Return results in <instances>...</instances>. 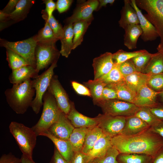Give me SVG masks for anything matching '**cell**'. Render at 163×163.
Wrapping results in <instances>:
<instances>
[{
	"mask_svg": "<svg viewBox=\"0 0 163 163\" xmlns=\"http://www.w3.org/2000/svg\"><path fill=\"white\" fill-rule=\"evenodd\" d=\"M111 142L120 153L144 154L153 158L163 148V139L151 127L133 136H115L111 138Z\"/></svg>",
	"mask_w": 163,
	"mask_h": 163,
	"instance_id": "cell-1",
	"label": "cell"
},
{
	"mask_svg": "<svg viewBox=\"0 0 163 163\" xmlns=\"http://www.w3.org/2000/svg\"><path fill=\"white\" fill-rule=\"evenodd\" d=\"M35 90L31 79L19 84H13L11 88L5 92L7 102L16 113L23 114L26 112L33 100Z\"/></svg>",
	"mask_w": 163,
	"mask_h": 163,
	"instance_id": "cell-2",
	"label": "cell"
},
{
	"mask_svg": "<svg viewBox=\"0 0 163 163\" xmlns=\"http://www.w3.org/2000/svg\"><path fill=\"white\" fill-rule=\"evenodd\" d=\"M9 129L22 154L31 160L37 136L31 128L15 121L11 122Z\"/></svg>",
	"mask_w": 163,
	"mask_h": 163,
	"instance_id": "cell-3",
	"label": "cell"
},
{
	"mask_svg": "<svg viewBox=\"0 0 163 163\" xmlns=\"http://www.w3.org/2000/svg\"><path fill=\"white\" fill-rule=\"evenodd\" d=\"M43 110L41 117L36 124L31 127L37 136L48 130L57 120L61 111L54 97L47 91L43 96Z\"/></svg>",
	"mask_w": 163,
	"mask_h": 163,
	"instance_id": "cell-4",
	"label": "cell"
},
{
	"mask_svg": "<svg viewBox=\"0 0 163 163\" xmlns=\"http://www.w3.org/2000/svg\"><path fill=\"white\" fill-rule=\"evenodd\" d=\"M138 7L146 12L144 15L155 28L160 42L157 48L163 50V0H135Z\"/></svg>",
	"mask_w": 163,
	"mask_h": 163,
	"instance_id": "cell-5",
	"label": "cell"
},
{
	"mask_svg": "<svg viewBox=\"0 0 163 163\" xmlns=\"http://www.w3.org/2000/svg\"><path fill=\"white\" fill-rule=\"evenodd\" d=\"M57 61L54 62L48 69L32 80V85L35 90L36 95L30 107L36 114L39 113L43 105V97L53 75L54 69L57 66Z\"/></svg>",
	"mask_w": 163,
	"mask_h": 163,
	"instance_id": "cell-6",
	"label": "cell"
},
{
	"mask_svg": "<svg viewBox=\"0 0 163 163\" xmlns=\"http://www.w3.org/2000/svg\"><path fill=\"white\" fill-rule=\"evenodd\" d=\"M37 42L34 37L16 42H10L0 39V44L6 49L11 50L23 57L30 65L36 69L35 55Z\"/></svg>",
	"mask_w": 163,
	"mask_h": 163,
	"instance_id": "cell-7",
	"label": "cell"
},
{
	"mask_svg": "<svg viewBox=\"0 0 163 163\" xmlns=\"http://www.w3.org/2000/svg\"><path fill=\"white\" fill-rule=\"evenodd\" d=\"M94 104L101 108L104 114L112 116H134L140 108L133 103L117 99L100 101Z\"/></svg>",
	"mask_w": 163,
	"mask_h": 163,
	"instance_id": "cell-8",
	"label": "cell"
},
{
	"mask_svg": "<svg viewBox=\"0 0 163 163\" xmlns=\"http://www.w3.org/2000/svg\"><path fill=\"white\" fill-rule=\"evenodd\" d=\"M60 54L55 44L37 43L35 52L37 72L38 73L40 70L57 61Z\"/></svg>",
	"mask_w": 163,
	"mask_h": 163,
	"instance_id": "cell-9",
	"label": "cell"
},
{
	"mask_svg": "<svg viewBox=\"0 0 163 163\" xmlns=\"http://www.w3.org/2000/svg\"><path fill=\"white\" fill-rule=\"evenodd\" d=\"M98 126L111 138L120 135L125 127L126 117L99 114Z\"/></svg>",
	"mask_w": 163,
	"mask_h": 163,
	"instance_id": "cell-10",
	"label": "cell"
},
{
	"mask_svg": "<svg viewBox=\"0 0 163 163\" xmlns=\"http://www.w3.org/2000/svg\"><path fill=\"white\" fill-rule=\"evenodd\" d=\"M47 91L54 97L60 110L67 115L70 110L71 102L57 76L53 75Z\"/></svg>",
	"mask_w": 163,
	"mask_h": 163,
	"instance_id": "cell-11",
	"label": "cell"
},
{
	"mask_svg": "<svg viewBox=\"0 0 163 163\" xmlns=\"http://www.w3.org/2000/svg\"><path fill=\"white\" fill-rule=\"evenodd\" d=\"M98 0H89L79 4L72 15L66 20V24H72L80 21L93 19V12L97 10Z\"/></svg>",
	"mask_w": 163,
	"mask_h": 163,
	"instance_id": "cell-12",
	"label": "cell"
},
{
	"mask_svg": "<svg viewBox=\"0 0 163 163\" xmlns=\"http://www.w3.org/2000/svg\"><path fill=\"white\" fill-rule=\"evenodd\" d=\"M75 128L66 115L61 111L57 120L50 126L47 131L58 139L69 140Z\"/></svg>",
	"mask_w": 163,
	"mask_h": 163,
	"instance_id": "cell-13",
	"label": "cell"
},
{
	"mask_svg": "<svg viewBox=\"0 0 163 163\" xmlns=\"http://www.w3.org/2000/svg\"><path fill=\"white\" fill-rule=\"evenodd\" d=\"M130 3L136 11L138 18L139 25L142 31L141 39L144 42L155 40L159 36L155 27L143 14L137 6L135 0H130Z\"/></svg>",
	"mask_w": 163,
	"mask_h": 163,
	"instance_id": "cell-14",
	"label": "cell"
},
{
	"mask_svg": "<svg viewBox=\"0 0 163 163\" xmlns=\"http://www.w3.org/2000/svg\"><path fill=\"white\" fill-rule=\"evenodd\" d=\"M147 85L141 88L136 93L133 104L140 107H149L156 104L158 94Z\"/></svg>",
	"mask_w": 163,
	"mask_h": 163,
	"instance_id": "cell-15",
	"label": "cell"
},
{
	"mask_svg": "<svg viewBox=\"0 0 163 163\" xmlns=\"http://www.w3.org/2000/svg\"><path fill=\"white\" fill-rule=\"evenodd\" d=\"M111 53L106 52L93 60L94 80H96L107 74L114 66Z\"/></svg>",
	"mask_w": 163,
	"mask_h": 163,
	"instance_id": "cell-16",
	"label": "cell"
},
{
	"mask_svg": "<svg viewBox=\"0 0 163 163\" xmlns=\"http://www.w3.org/2000/svg\"><path fill=\"white\" fill-rule=\"evenodd\" d=\"M71 104L70 110L66 116L75 128H90L97 125V116L94 118L87 117L78 112L73 103L71 102Z\"/></svg>",
	"mask_w": 163,
	"mask_h": 163,
	"instance_id": "cell-17",
	"label": "cell"
},
{
	"mask_svg": "<svg viewBox=\"0 0 163 163\" xmlns=\"http://www.w3.org/2000/svg\"><path fill=\"white\" fill-rule=\"evenodd\" d=\"M112 146L111 138L103 133L92 149L86 155V163H90L94 159L104 155Z\"/></svg>",
	"mask_w": 163,
	"mask_h": 163,
	"instance_id": "cell-18",
	"label": "cell"
},
{
	"mask_svg": "<svg viewBox=\"0 0 163 163\" xmlns=\"http://www.w3.org/2000/svg\"><path fill=\"white\" fill-rule=\"evenodd\" d=\"M40 136L46 137L50 139L61 156L67 162H70L74 152L69 140L58 139L52 135L48 131L41 134Z\"/></svg>",
	"mask_w": 163,
	"mask_h": 163,
	"instance_id": "cell-19",
	"label": "cell"
},
{
	"mask_svg": "<svg viewBox=\"0 0 163 163\" xmlns=\"http://www.w3.org/2000/svg\"><path fill=\"white\" fill-rule=\"evenodd\" d=\"M35 2L33 0H19L14 11L9 14L8 21L5 22L7 26L25 18Z\"/></svg>",
	"mask_w": 163,
	"mask_h": 163,
	"instance_id": "cell-20",
	"label": "cell"
},
{
	"mask_svg": "<svg viewBox=\"0 0 163 163\" xmlns=\"http://www.w3.org/2000/svg\"><path fill=\"white\" fill-rule=\"evenodd\" d=\"M151 127L140 118L135 115L126 117L125 127L120 135L130 136L142 133Z\"/></svg>",
	"mask_w": 163,
	"mask_h": 163,
	"instance_id": "cell-21",
	"label": "cell"
},
{
	"mask_svg": "<svg viewBox=\"0 0 163 163\" xmlns=\"http://www.w3.org/2000/svg\"><path fill=\"white\" fill-rule=\"evenodd\" d=\"M38 73L32 66H25L12 70L9 77V80L13 85L19 84L29 79L35 78L39 75Z\"/></svg>",
	"mask_w": 163,
	"mask_h": 163,
	"instance_id": "cell-22",
	"label": "cell"
},
{
	"mask_svg": "<svg viewBox=\"0 0 163 163\" xmlns=\"http://www.w3.org/2000/svg\"><path fill=\"white\" fill-rule=\"evenodd\" d=\"M124 5L121 10V17L118 21L120 26L124 29L132 24H139L136 12L131 5L130 0H124Z\"/></svg>",
	"mask_w": 163,
	"mask_h": 163,
	"instance_id": "cell-23",
	"label": "cell"
},
{
	"mask_svg": "<svg viewBox=\"0 0 163 163\" xmlns=\"http://www.w3.org/2000/svg\"><path fill=\"white\" fill-rule=\"evenodd\" d=\"M124 30V45L129 50L136 49L138 38L142 33V31L139 25H129Z\"/></svg>",
	"mask_w": 163,
	"mask_h": 163,
	"instance_id": "cell-24",
	"label": "cell"
},
{
	"mask_svg": "<svg viewBox=\"0 0 163 163\" xmlns=\"http://www.w3.org/2000/svg\"><path fill=\"white\" fill-rule=\"evenodd\" d=\"M106 86L115 91L117 95V99L133 103L136 94L128 87L125 80L108 84Z\"/></svg>",
	"mask_w": 163,
	"mask_h": 163,
	"instance_id": "cell-25",
	"label": "cell"
},
{
	"mask_svg": "<svg viewBox=\"0 0 163 163\" xmlns=\"http://www.w3.org/2000/svg\"><path fill=\"white\" fill-rule=\"evenodd\" d=\"M63 28L64 35L60 40L61 48L59 52L62 56L67 58L73 50L74 37L73 24H66Z\"/></svg>",
	"mask_w": 163,
	"mask_h": 163,
	"instance_id": "cell-26",
	"label": "cell"
},
{
	"mask_svg": "<svg viewBox=\"0 0 163 163\" xmlns=\"http://www.w3.org/2000/svg\"><path fill=\"white\" fill-rule=\"evenodd\" d=\"M150 75L136 72L125 77V81L128 87L136 94L141 88L147 85Z\"/></svg>",
	"mask_w": 163,
	"mask_h": 163,
	"instance_id": "cell-27",
	"label": "cell"
},
{
	"mask_svg": "<svg viewBox=\"0 0 163 163\" xmlns=\"http://www.w3.org/2000/svg\"><path fill=\"white\" fill-rule=\"evenodd\" d=\"M142 73L150 75L163 73V55L159 52L153 54Z\"/></svg>",
	"mask_w": 163,
	"mask_h": 163,
	"instance_id": "cell-28",
	"label": "cell"
},
{
	"mask_svg": "<svg viewBox=\"0 0 163 163\" xmlns=\"http://www.w3.org/2000/svg\"><path fill=\"white\" fill-rule=\"evenodd\" d=\"M103 134L102 130L97 125L89 128L82 152L86 155Z\"/></svg>",
	"mask_w": 163,
	"mask_h": 163,
	"instance_id": "cell-29",
	"label": "cell"
},
{
	"mask_svg": "<svg viewBox=\"0 0 163 163\" xmlns=\"http://www.w3.org/2000/svg\"><path fill=\"white\" fill-rule=\"evenodd\" d=\"M89 128H75L71 134L69 140L74 152H82L86 133Z\"/></svg>",
	"mask_w": 163,
	"mask_h": 163,
	"instance_id": "cell-30",
	"label": "cell"
},
{
	"mask_svg": "<svg viewBox=\"0 0 163 163\" xmlns=\"http://www.w3.org/2000/svg\"><path fill=\"white\" fill-rule=\"evenodd\" d=\"M93 20L80 21L73 24V50H74L82 43L84 35Z\"/></svg>",
	"mask_w": 163,
	"mask_h": 163,
	"instance_id": "cell-31",
	"label": "cell"
},
{
	"mask_svg": "<svg viewBox=\"0 0 163 163\" xmlns=\"http://www.w3.org/2000/svg\"><path fill=\"white\" fill-rule=\"evenodd\" d=\"M153 158L144 154L120 153L117 160L118 163H152Z\"/></svg>",
	"mask_w": 163,
	"mask_h": 163,
	"instance_id": "cell-32",
	"label": "cell"
},
{
	"mask_svg": "<svg viewBox=\"0 0 163 163\" xmlns=\"http://www.w3.org/2000/svg\"><path fill=\"white\" fill-rule=\"evenodd\" d=\"M34 37L37 43L43 44H55L59 40L55 36L47 21H45L44 26Z\"/></svg>",
	"mask_w": 163,
	"mask_h": 163,
	"instance_id": "cell-33",
	"label": "cell"
},
{
	"mask_svg": "<svg viewBox=\"0 0 163 163\" xmlns=\"http://www.w3.org/2000/svg\"><path fill=\"white\" fill-rule=\"evenodd\" d=\"M149 53L147 50L145 49L131 52L120 50L112 54V60L114 65H118L134 57Z\"/></svg>",
	"mask_w": 163,
	"mask_h": 163,
	"instance_id": "cell-34",
	"label": "cell"
},
{
	"mask_svg": "<svg viewBox=\"0 0 163 163\" xmlns=\"http://www.w3.org/2000/svg\"><path fill=\"white\" fill-rule=\"evenodd\" d=\"M84 84L90 90L94 103L100 101L103 89L107 85L95 80H90Z\"/></svg>",
	"mask_w": 163,
	"mask_h": 163,
	"instance_id": "cell-35",
	"label": "cell"
},
{
	"mask_svg": "<svg viewBox=\"0 0 163 163\" xmlns=\"http://www.w3.org/2000/svg\"><path fill=\"white\" fill-rule=\"evenodd\" d=\"M6 60L8 66L12 70L22 66L29 65L27 61L21 56L9 49H6Z\"/></svg>",
	"mask_w": 163,
	"mask_h": 163,
	"instance_id": "cell-36",
	"label": "cell"
},
{
	"mask_svg": "<svg viewBox=\"0 0 163 163\" xmlns=\"http://www.w3.org/2000/svg\"><path fill=\"white\" fill-rule=\"evenodd\" d=\"M95 80L102 82L107 85L124 81L125 78L120 72L118 66L114 65L109 72L100 78Z\"/></svg>",
	"mask_w": 163,
	"mask_h": 163,
	"instance_id": "cell-37",
	"label": "cell"
},
{
	"mask_svg": "<svg viewBox=\"0 0 163 163\" xmlns=\"http://www.w3.org/2000/svg\"><path fill=\"white\" fill-rule=\"evenodd\" d=\"M134 115L140 118L151 127L157 126L161 121L153 115L148 107H140Z\"/></svg>",
	"mask_w": 163,
	"mask_h": 163,
	"instance_id": "cell-38",
	"label": "cell"
},
{
	"mask_svg": "<svg viewBox=\"0 0 163 163\" xmlns=\"http://www.w3.org/2000/svg\"><path fill=\"white\" fill-rule=\"evenodd\" d=\"M119 154L118 151L112 146L104 155L94 159L90 163H118L117 157Z\"/></svg>",
	"mask_w": 163,
	"mask_h": 163,
	"instance_id": "cell-39",
	"label": "cell"
},
{
	"mask_svg": "<svg viewBox=\"0 0 163 163\" xmlns=\"http://www.w3.org/2000/svg\"><path fill=\"white\" fill-rule=\"evenodd\" d=\"M42 17L45 21L48 22L55 37L59 40L62 39L64 35L63 28L53 15L48 18L45 14H43Z\"/></svg>",
	"mask_w": 163,
	"mask_h": 163,
	"instance_id": "cell-40",
	"label": "cell"
},
{
	"mask_svg": "<svg viewBox=\"0 0 163 163\" xmlns=\"http://www.w3.org/2000/svg\"><path fill=\"white\" fill-rule=\"evenodd\" d=\"M147 85L154 91L160 92L163 91V73L150 75Z\"/></svg>",
	"mask_w": 163,
	"mask_h": 163,
	"instance_id": "cell-41",
	"label": "cell"
},
{
	"mask_svg": "<svg viewBox=\"0 0 163 163\" xmlns=\"http://www.w3.org/2000/svg\"><path fill=\"white\" fill-rule=\"evenodd\" d=\"M153 54L149 53L139 55L132 59L137 72H142L147 65Z\"/></svg>",
	"mask_w": 163,
	"mask_h": 163,
	"instance_id": "cell-42",
	"label": "cell"
},
{
	"mask_svg": "<svg viewBox=\"0 0 163 163\" xmlns=\"http://www.w3.org/2000/svg\"><path fill=\"white\" fill-rule=\"evenodd\" d=\"M118 66L120 72L124 77L137 72L131 59L126 60Z\"/></svg>",
	"mask_w": 163,
	"mask_h": 163,
	"instance_id": "cell-43",
	"label": "cell"
},
{
	"mask_svg": "<svg viewBox=\"0 0 163 163\" xmlns=\"http://www.w3.org/2000/svg\"><path fill=\"white\" fill-rule=\"evenodd\" d=\"M71 84L72 87L77 93L91 97L90 90L86 86L75 81L72 82Z\"/></svg>",
	"mask_w": 163,
	"mask_h": 163,
	"instance_id": "cell-44",
	"label": "cell"
},
{
	"mask_svg": "<svg viewBox=\"0 0 163 163\" xmlns=\"http://www.w3.org/2000/svg\"><path fill=\"white\" fill-rule=\"evenodd\" d=\"M117 99V93L114 89L107 86L104 88L100 101H107Z\"/></svg>",
	"mask_w": 163,
	"mask_h": 163,
	"instance_id": "cell-45",
	"label": "cell"
},
{
	"mask_svg": "<svg viewBox=\"0 0 163 163\" xmlns=\"http://www.w3.org/2000/svg\"><path fill=\"white\" fill-rule=\"evenodd\" d=\"M43 3L46 5V8L42 11V13L45 14L48 18H50L56 8V4L52 0H43Z\"/></svg>",
	"mask_w": 163,
	"mask_h": 163,
	"instance_id": "cell-46",
	"label": "cell"
},
{
	"mask_svg": "<svg viewBox=\"0 0 163 163\" xmlns=\"http://www.w3.org/2000/svg\"><path fill=\"white\" fill-rule=\"evenodd\" d=\"M149 108L157 119L163 121V104L158 102L155 105Z\"/></svg>",
	"mask_w": 163,
	"mask_h": 163,
	"instance_id": "cell-47",
	"label": "cell"
},
{
	"mask_svg": "<svg viewBox=\"0 0 163 163\" xmlns=\"http://www.w3.org/2000/svg\"><path fill=\"white\" fill-rule=\"evenodd\" d=\"M0 163H21V158L16 157L11 152H10L1 156Z\"/></svg>",
	"mask_w": 163,
	"mask_h": 163,
	"instance_id": "cell-48",
	"label": "cell"
},
{
	"mask_svg": "<svg viewBox=\"0 0 163 163\" xmlns=\"http://www.w3.org/2000/svg\"><path fill=\"white\" fill-rule=\"evenodd\" d=\"M72 2V0H58L56 3V9L59 13L63 12L69 8Z\"/></svg>",
	"mask_w": 163,
	"mask_h": 163,
	"instance_id": "cell-49",
	"label": "cell"
},
{
	"mask_svg": "<svg viewBox=\"0 0 163 163\" xmlns=\"http://www.w3.org/2000/svg\"><path fill=\"white\" fill-rule=\"evenodd\" d=\"M86 155L82 152H74L69 163H86Z\"/></svg>",
	"mask_w": 163,
	"mask_h": 163,
	"instance_id": "cell-50",
	"label": "cell"
},
{
	"mask_svg": "<svg viewBox=\"0 0 163 163\" xmlns=\"http://www.w3.org/2000/svg\"><path fill=\"white\" fill-rule=\"evenodd\" d=\"M49 163H69L60 154L55 147L54 153Z\"/></svg>",
	"mask_w": 163,
	"mask_h": 163,
	"instance_id": "cell-51",
	"label": "cell"
},
{
	"mask_svg": "<svg viewBox=\"0 0 163 163\" xmlns=\"http://www.w3.org/2000/svg\"><path fill=\"white\" fill-rule=\"evenodd\" d=\"M19 0H10L2 11L6 14H10L14 10Z\"/></svg>",
	"mask_w": 163,
	"mask_h": 163,
	"instance_id": "cell-52",
	"label": "cell"
},
{
	"mask_svg": "<svg viewBox=\"0 0 163 163\" xmlns=\"http://www.w3.org/2000/svg\"><path fill=\"white\" fill-rule=\"evenodd\" d=\"M151 128L153 132L158 135L163 139V121H161L157 126Z\"/></svg>",
	"mask_w": 163,
	"mask_h": 163,
	"instance_id": "cell-53",
	"label": "cell"
},
{
	"mask_svg": "<svg viewBox=\"0 0 163 163\" xmlns=\"http://www.w3.org/2000/svg\"><path fill=\"white\" fill-rule=\"evenodd\" d=\"M152 163H163V148L153 158Z\"/></svg>",
	"mask_w": 163,
	"mask_h": 163,
	"instance_id": "cell-54",
	"label": "cell"
},
{
	"mask_svg": "<svg viewBox=\"0 0 163 163\" xmlns=\"http://www.w3.org/2000/svg\"><path fill=\"white\" fill-rule=\"evenodd\" d=\"M99 4L97 10H99L103 7L106 6L107 5H113L115 2L114 0H99Z\"/></svg>",
	"mask_w": 163,
	"mask_h": 163,
	"instance_id": "cell-55",
	"label": "cell"
},
{
	"mask_svg": "<svg viewBox=\"0 0 163 163\" xmlns=\"http://www.w3.org/2000/svg\"><path fill=\"white\" fill-rule=\"evenodd\" d=\"M9 14L4 13L2 10L0 11V23H4L8 21Z\"/></svg>",
	"mask_w": 163,
	"mask_h": 163,
	"instance_id": "cell-56",
	"label": "cell"
},
{
	"mask_svg": "<svg viewBox=\"0 0 163 163\" xmlns=\"http://www.w3.org/2000/svg\"><path fill=\"white\" fill-rule=\"evenodd\" d=\"M21 163H36L33 160H31L22 154L21 158Z\"/></svg>",
	"mask_w": 163,
	"mask_h": 163,
	"instance_id": "cell-57",
	"label": "cell"
},
{
	"mask_svg": "<svg viewBox=\"0 0 163 163\" xmlns=\"http://www.w3.org/2000/svg\"><path fill=\"white\" fill-rule=\"evenodd\" d=\"M158 97L159 98L161 103L163 104V91L159 93Z\"/></svg>",
	"mask_w": 163,
	"mask_h": 163,
	"instance_id": "cell-58",
	"label": "cell"
},
{
	"mask_svg": "<svg viewBox=\"0 0 163 163\" xmlns=\"http://www.w3.org/2000/svg\"><path fill=\"white\" fill-rule=\"evenodd\" d=\"M157 49L158 51V52H159L161 53L163 55V50L161 49H159L158 48H157Z\"/></svg>",
	"mask_w": 163,
	"mask_h": 163,
	"instance_id": "cell-59",
	"label": "cell"
}]
</instances>
